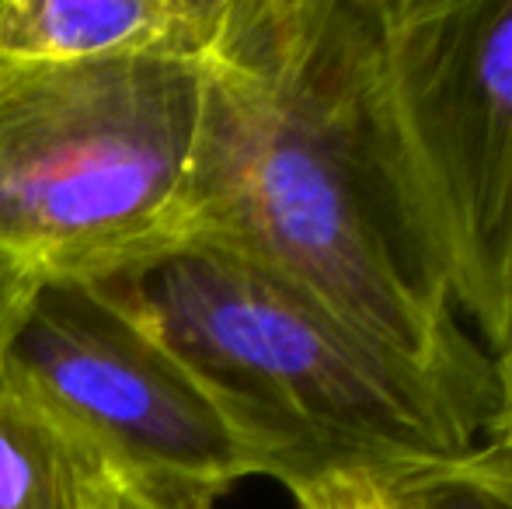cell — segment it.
<instances>
[{"instance_id": "cell-1", "label": "cell", "mask_w": 512, "mask_h": 509, "mask_svg": "<svg viewBox=\"0 0 512 509\" xmlns=\"http://www.w3.org/2000/svg\"><path fill=\"white\" fill-rule=\"evenodd\" d=\"M189 210L185 245L272 272L492 405V360L460 328L394 182L366 0H227L203 60Z\"/></svg>"}, {"instance_id": "cell-2", "label": "cell", "mask_w": 512, "mask_h": 509, "mask_svg": "<svg viewBox=\"0 0 512 509\" xmlns=\"http://www.w3.org/2000/svg\"><path fill=\"white\" fill-rule=\"evenodd\" d=\"M206 391L255 478H391L481 443L492 405L377 346L272 272L220 248L105 279Z\"/></svg>"}, {"instance_id": "cell-3", "label": "cell", "mask_w": 512, "mask_h": 509, "mask_svg": "<svg viewBox=\"0 0 512 509\" xmlns=\"http://www.w3.org/2000/svg\"><path fill=\"white\" fill-rule=\"evenodd\" d=\"M203 63L0 70V252L39 279H112L192 231Z\"/></svg>"}, {"instance_id": "cell-4", "label": "cell", "mask_w": 512, "mask_h": 509, "mask_svg": "<svg viewBox=\"0 0 512 509\" xmlns=\"http://www.w3.org/2000/svg\"><path fill=\"white\" fill-rule=\"evenodd\" d=\"M394 182L457 314L512 328V0H366Z\"/></svg>"}, {"instance_id": "cell-5", "label": "cell", "mask_w": 512, "mask_h": 509, "mask_svg": "<svg viewBox=\"0 0 512 509\" xmlns=\"http://www.w3.org/2000/svg\"><path fill=\"white\" fill-rule=\"evenodd\" d=\"M0 377L70 422L129 482L216 506L255 478L203 387L105 279H39Z\"/></svg>"}, {"instance_id": "cell-6", "label": "cell", "mask_w": 512, "mask_h": 509, "mask_svg": "<svg viewBox=\"0 0 512 509\" xmlns=\"http://www.w3.org/2000/svg\"><path fill=\"white\" fill-rule=\"evenodd\" d=\"M227 0H0V70L105 60H196Z\"/></svg>"}, {"instance_id": "cell-7", "label": "cell", "mask_w": 512, "mask_h": 509, "mask_svg": "<svg viewBox=\"0 0 512 509\" xmlns=\"http://www.w3.org/2000/svg\"><path fill=\"white\" fill-rule=\"evenodd\" d=\"M122 471L39 398L0 377V509H119Z\"/></svg>"}, {"instance_id": "cell-8", "label": "cell", "mask_w": 512, "mask_h": 509, "mask_svg": "<svg viewBox=\"0 0 512 509\" xmlns=\"http://www.w3.org/2000/svg\"><path fill=\"white\" fill-rule=\"evenodd\" d=\"M398 509H512V450L474 443L443 461L377 478Z\"/></svg>"}, {"instance_id": "cell-9", "label": "cell", "mask_w": 512, "mask_h": 509, "mask_svg": "<svg viewBox=\"0 0 512 509\" xmlns=\"http://www.w3.org/2000/svg\"><path fill=\"white\" fill-rule=\"evenodd\" d=\"M297 509H398L394 496L373 475H324L290 489Z\"/></svg>"}, {"instance_id": "cell-10", "label": "cell", "mask_w": 512, "mask_h": 509, "mask_svg": "<svg viewBox=\"0 0 512 509\" xmlns=\"http://www.w3.org/2000/svg\"><path fill=\"white\" fill-rule=\"evenodd\" d=\"M488 360H492V415H488L485 436L488 443L512 450V328Z\"/></svg>"}, {"instance_id": "cell-11", "label": "cell", "mask_w": 512, "mask_h": 509, "mask_svg": "<svg viewBox=\"0 0 512 509\" xmlns=\"http://www.w3.org/2000/svg\"><path fill=\"white\" fill-rule=\"evenodd\" d=\"M35 283H39V276L28 265H21L18 258L0 252V360H4L7 339H11Z\"/></svg>"}, {"instance_id": "cell-12", "label": "cell", "mask_w": 512, "mask_h": 509, "mask_svg": "<svg viewBox=\"0 0 512 509\" xmlns=\"http://www.w3.org/2000/svg\"><path fill=\"white\" fill-rule=\"evenodd\" d=\"M119 509H216V506L196 503V499H185V496H171V492L150 489V485H140V482H129V478H122Z\"/></svg>"}]
</instances>
